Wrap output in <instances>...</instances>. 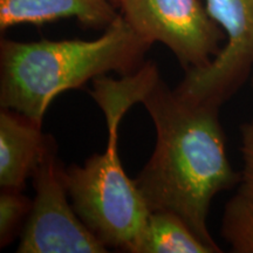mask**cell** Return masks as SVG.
Instances as JSON below:
<instances>
[{"mask_svg": "<svg viewBox=\"0 0 253 253\" xmlns=\"http://www.w3.org/2000/svg\"><path fill=\"white\" fill-rule=\"evenodd\" d=\"M143 104L156 130L154 153L134 179L150 211H168L185 221L205 244L219 253L208 229L214 196L242 181L225 149L219 108L183 96L158 79Z\"/></svg>", "mask_w": 253, "mask_h": 253, "instance_id": "6da1fadb", "label": "cell"}, {"mask_svg": "<svg viewBox=\"0 0 253 253\" xmlns=\"http://www.w3.org/2000/svg\"><path fill=\"white\" fill-rule=\"evenodd\" d=\"M150 46L122 14L94 40H1L0 106L42 125L59 94L109 72H137Z\"/></svg>", "mask_w": 253, "mask_h": 253, "instance_id": "7a4b0ae2", "label": "cell"}, {"mask_svg": "<svg viewBox=\"0 0 253 253\" xmlns=\"http://www.w3.org/2000/svg\"><path fill=\"white\" fill-rule=\"evenodd\" d=\"M160 78L156 63L150 61L121 80L104 75L95 78L89 94L106 116L107 148L104 153L90 156L84 166L65 168L66 185L75 212L107 248L128 252L151 212L135 181L122 168L119 126L128 109L141 103Z\"/></svg>", "mask_w": 253, "mask_h": 253, "instance_id": "3957f363", "label": "cell"}, {"mask_svg": "<svg viewBox=\"0 0 253 253\" xmlns=\"http://www.w3.org/2000/svg\"><path fill=\"white\" fill-rule=\"evenodd\" d=\"M65 166L50 137L32 178L36 197L23 227L19 253H106L108 248L88 229L68 202Z\"/></svg>", "mask_w": 253, "mask_h": 253, "instance_id": "277c9868", "label": "cell"}, {"mask_svg": "<svg viewBox=\"0 0 253 253\" xmlns=\"http://www.w3.org/2000/svg\"><path fill=\"white\" fill-rule=\"evenodd\" d=\"M122 15L148 42L167 46L184 71L207 66L224 36L199 0H119Z\"/></svg>", "mask_w": 253, "mask_h": 253, "instance_id": "5b68a950", "label": "cell"}, {"mask_svg": "<svg viewBox=\"0 0 253 253\" xmlns=\"http://www.w3.org/2000/svg\"><path fill=\"white\" fill-rule=\"evenodd\" d=\"M207 11L226 36V43L207 66L186 71L175 89L220 107L253 71V0H207Z\"/></svg>", "mask_w": 253, "mask_h": 253, "instance_id": "8992f818", "label": "cell"}, {"mask_svg": "<svg viewBox=\"0 0 253 253\" xmlns=\"http://www.w3.org/2000/svg\"><path fill=\"white\" fill-rule=\"evenodd\" d=\"M52 135L42 125L12 109L0 112V186L23 191L42 158Z\"/></svg>", "mask_w": 253, "mask_h": 253, "instance_id": "52a82bcc", "label": "cell"}, {"mask_svg": "<svg viewBox=\"0 0 253 253\" xmlns=\"http://www.w3.org/2000/svg\"><path fill=\"white\" fill-rule=\"evenodd\" d=\"M109 0H0V30L21 24L43 25L75 18L82 25L107 28L118 18Z\"/></svg>", "mask_w": 253, "mask_h": 253, "instance_id": "ba28073f", "label": "cell"}, {"mask_svg": "<svg viewBox=\"0 0 253 253\" xmlns=\"http://www.w3.org/2000/svg\"><path fill=\"white\" fill-rule=\"evenodd\" d=\"M130 253H216L181 217L168 211H153L134 240Z\"/></svg>", "mask_w": 253, "mask_h": 253, "instance_id": "9c48e42d", "label": "cell"}, {"mask_svg": "<svg viewBox=\"0 0 253 253\" xmlns=\"http://www.w3.org/2000/svg\"><path fill=\"white\" fill-rule=\"evenodd\" d=\"M220 235L232 252L253 253V195L240 186L224 209Z\"/></svg>", "mask_w": 253, "mask_h": 253, "instance_id": "30bf717a", "label": "cell"}, {"mask_svg": "<svg viewBox=\"0 0 253 253\" xmlns=\"http://www.w3.org/2000/svg\"><path fill=\"white\" fill-rule=\"evenodd\" d=\"M33 202L20 190L1 189L0 194V246L13 240L24 221L26 223Z\"/></svg>", "mask_w": 253, "mask_h": 253, "instance_id": "8fae6325", "label": "cell"}, {"mask_svg": "<svg viewBox=\"0 0 253 253\" xmlns=\"http://www.w3.org/2000/svg\"><path fill=\"white\" fill-rule=\"evenodd\" d=\"M240 136H242L240 151L244 160L240 188L253 195V118L240 126Z\"/></svg>", "mask_w": 253, "mask_h": 253, "instance_id": "7c38bea8", "label": "cell"}, {"mask_svg": "<svg viewBox=\"0 0 253 253\" xmlns=\"http://www.w3.org/2000/svg\"><path fill=\"white\" fill-rule=\"evenodd\" d=\"M113 1H116V2H119V0H113Z\"/></svg>", "mask_w": 253, "mask_h": 253, "instance_id": "4fadbf2b", "label": "cell"}, {"mask_svg": "<svg viewBox=\"0 0 253 253\" xmlns=\"http://www.w3.org/2000/svg\"><path fill=\"white\" fill-rule=\"evenodd\" d=\"M252 84H253V75H252Z\"/></svg>", "mask_w": 253, "mask_h": 253, "instance_id": "5bb4252c", "label": "cell"}]
</instances>
